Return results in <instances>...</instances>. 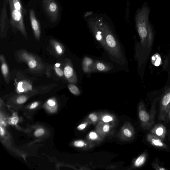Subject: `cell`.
<instances>
[{"label":"cell","instance_id":"obj_1","mask_svg":"<svg viewBox=\"0 0 170 170\" xmlns=\"http://www.w3.org/2000/svg\"><path fill=\"white\" fill-rule=\"evenodd\" d=\"M98 22L100 27L103 34L107 52L116 63L123 66L126 62L119 43L107 24L100 20Z\"/></svg>","mask_w":170,"mask_h":170},{"label":"cell","instance_id":"obj_2","mask_svg":"<svg viewBox=\"0 0 170 170\" xmlns=\"http://www.w3.org/2000/svg\"><path fill=\"white\" fill-rule=\"evenodd\" d=\"M6 1L9 5L11 24L26 37L27 34L24 23L23 9L20 0H6Z\"/></svg>","mask_w":170,"mask_h":170},{"label":"cell","instance_id":"obj_3","mask_svg":"<svg viewBox=\"0 0 170 170\" xmlns=\"http://www.w3.org/2000/svg\"><path fill=\"white\" fill-rule=\"evenodd\" d=\"M43 7L51 22L57 20L59 14V7L55 0H42Z\"/></svg>","mask_w":170,"mask_h":170},{"label":"cell","instance_id":"obj_4","mask_svg":"<svg viewBox=\"0 0 170 170\" xmlns=\"http://www.w3.org/2000/svg\"><path fill=\"white\" fill-rule=\"evenodd\" d=\"M170 109V87L167 89L161 100L159 118L164 120L168 116Z\"/></svg>","mask_w":170,"mask_h":170},{"label":"cell","instance_id":"obj_5","mask_svg":"<svg viewBox=\"0 0 170 170\" xmlns=\"http://www.w3.org/2000/svg\"><path fill=\"white\" fill-rule=\"evenodd\" d=\"M90 26L97 41L107 51V48L103 34L100 27L98 21H90Z\"/></svg>","mask_w":170,"mask_h":170},{"label":"cell","instance_id":"obj_6","mask_svg":"<svg viewBox=\"0 0 170 170\" xmlns=\"http://www.w3.org/2000/svg\"><path fill=\"white\" fill-rule=\"evenodd\" d=\"M64 75L67 80L72 84H75L77 82V77L76 74L73 68L71 63L68 61L64 66Z\"/></svg>","mask_w":170,"mask_h":170},{"label":"cell","instance_id":"obj_7","mask_svg":"<svg viewBox=\"0 0 170 170\" xmlns=\"http://www.w3.org/2000/svg\"><path fill=\"white\" fill-rule=\"evenodd\" d=\"M20 56L21 60L26 62L30 69L35 70L40 69L39 63L32 55H29L25 52H23L21 54Z\"/></svg>","mask_w":170,"mask_h":170},{"label":"cell","instance_id":"obj_8","mask_svg":"<svg viewBox=\"0 0 170 170\" xmlns=\"http://www.w3.org/2000/svg\"><path fill=\"white\" fill-rule=\"evenodd\" d=\"M30 18L32 27L34 32L35 37L37 40H39L41 35L40 28L39 23L35 15L33 10H31L30 13Z\"/></svg>","mask_w":170,"mask_h":170},{"label":"cell","instance_id":"obj_9","mask_svg":"<svg viewBox=\"0 0 170 170\" xmlns=\"http://www.w3.org/2000/svg\"><path fill=\"white\" fill-rule=\"evenodd\" d=\"M94 64L92 59L88 57H85L83 59L82 63L83 71L88 73L94 71Z\"/></svg>","mask_w":170,"mask_h":170},{"label":"cell","instance_id":"obj_10","mask_svg":"<svg viewBox=\"0 0 170 170\" xmlns=\"http://www.w3.org/2000/svg\"><path fill=\"white\" fill-rule=\"evenodd\" d=\"M1 63V70L2 74L6 80V82L8 83L9 82V68L5 60L4 56L1 55L0 56Z\"/></svg>","mask_w":170,"mask_h":170},{"label":"cell","instance_id":"obj_11","mask_svg":"<svg viewBox=\"0 0 170 170\" xmlns=\"http://www.w3.org/2000/svg\"><path fill=\"white\" fill-rule=\"evenodd\" d=\"M112 69V67L107 64L97 61L94 64V71H98L101 72L109 71Z\"/></svg>","mask_w":170,"mask_h":170},{"label":"cell","instance_id":"obj_12","mask_svg":"<svg viewBox=\"0 0 170 170\" xmlns=\"http://www.w3.org/2000/svg\"><path fill=\"white\" fill-rule=\"evenodd\" d=\"M7 17L6 5L4 2L3 7L2 8L1 15V31H4L5 27V23Z\"/></svg>","mask_w":170,"mask_h":170},{"label":"cell","instance_id":"obj_13","mask_svg":"<svg viewBox=\"0 0 170 170\" xmlns=\"http://www.w3.org/2000/svg\"><path fill=\"white\" fill-rule=\"evenodd\" d=\"M52 45L54 49L57 54L61 55L64 53V48L58 42L53 40Z\"/></svg>","mask_w":170,"mask_h":170},{"label":"cell","instance_id":"obj_14","mask_svg":"<svg viewBox=\"0 0 170 170\" xmlns=\"http://www.w3.org/2000/svg\"><path fill=\"white\" fill-rule=\"evenodd\" d=\"M139 117L140 120L145 122H148L150 119L149 114L144 110H141L139 112Z\"/></svg>","mask_w":170,"mask_h":170},{"label":"cell","instance_id":"obj_15","mask_svg":"<svg viewBox=\"0 0 170 170\" xmlns=\"http://www.w3.org/2000/svg\"><path fill=\"white\" fill-rule=\"evenodd\" d=\"M68 88L70 91L74 95H78L80 94V91L79 88L77 86L74 84H69L68 85Z\"/></svg>","mask_w":170,"mask_h":170},{"label":"cell","instance_id":"obj_16","mask_svg":"<svg viewBox=\"0 0 170 170\" xmlns=\"http://www.w3.org/2000/svg\"><path fill=\"white\" fill-rule=\"evenodd\" d=\"M145 158L144 156H140L137 159L135 163V165L137 167L141 166L145 163Z\"/></svg>","mask_w":170,"mask_h":170},{"label":"cell","instance_id":"obj_17","mask_svg":"<svg viewBox=\"0 0 170 170\" xmlns=\"http://www.w3.org/2000/svg\"><path fill=\"white\" fill-rule=\"evenodd\" d=\"M152 144L156 146L162 147L163 146V144L161 143V140L159 139H153L152 140Z\"/></svg>","mask_w":170,"mask_h":170},{"label":"cell","instance_id":"obj_18","mask_svg":"<svg viewBox=\"0 0 170 170\" xmlns=\"http://www.w3.org/2000/svg\"><path fill=\"white\" fill-rule=\"evenodd\" d=\"M85 144L84 142L82 141H75L74 145L75 147L81 148L85 146Z\"/></svg>","mask_w":170,"mask_h":170},{"label":"cell","instance_id":"obj_19","mask_svg":"<svg viewBox=\"0 0 170 170\" xmlns=\"http://www.w3.org/2000/svg\"><path fill=\"white\" fill-rule=\"evenodd\" d=\"M27 101V98L25 96H21L17 99V102L18 104H21L25 103Z\"/></svg>","mask_w":170,"mask_h":170},{"label":"cell","instance_id":"obj_20","mask_svg":"<svg viewBox=\"0 0 170 170\" xmlns=\"http://www.w3.org/2000/svg\"><path fill=\"white\" fill-rule=\"evenodd\" d=\"M44 133V129H37L35 132L34 135L35 136L38 137L41 136Z\"/></svg>","mask_w":170,"mask_h":170},{"label":"cell","instance_id":"obj_21","mask_svg":"<svg viewBox=\"0 0 170 170\" xmlns=\"http://www.w3.org/2000/svg\"><path fill=\"white\" fill-rule=\"evenodd\" d=\"M55 71L56 74H57L59 77H62L64 75V72L59 68V67H55Z\"/></svg>","mask_w":170,"mask_h":170},{"label":"cell","instance_id":"obj_22","mask_svg":"<svg viewBox=\"0 0 170 170\" xmlns=\"http://www.w3.org/2000/svg\"><path fill=\"white\" fill-rule=\"evenodd\" d=\"M17 90L20 93H23L25 90L23 88V82H19L17 86Z\"/></svg>","mask_w":170,"mask_h":170},{"label":"cell","instance_id":"obj_23","mask_svg":"<svg viewBox=\"0 0 170 170\" xmlns=\"http://www.w3.org/2000/svg\"><path fill=\"white\" fill-rule=\"evenodd\" d=\"M89 137L92 140H95L98 138V136L95 132H91L89 134Z\"/></svg>","mask_w":170,"mask_h":170},{"label":"cell","instance_id":"obj_24","mask_svg":"<svg viewBox=\"0 0 170 170\" xmlns=\"http://www.w3.org/2000/svg\"><path fill=\"white\" fill-rule=\"evenodd\" d=\"M163 133V129L162 128L159 127L156 129V133L158 136H161Z\"/></svg>","mask_w":170,"mask_h":170},{"label":"cell","instance_id":"obj_25","mask_svg":"<svg viewBox=\"0 0 170 170\" xmlns=\"http://www.w3.org/2000/svg\"><path fill=\"white\" fill-rule=\"evenodd\" d=\"M124 134L125 135L128 137H130L132 136V134L130 131L128 129H124Z\"/></svg>","mask_w":170,"mask_h":170},{"label":"cell","instance_id":"obj_26","mask_svg":"<svg viewBox=\"0 0 170 170\" xmlns=\"http://www.w3.org/2000/svg\"><path fill=\"white\" fill-rule=\"evenodd\" d=\"M113 120V118L109 116H105L103 119V121L105 122H109Z\"/></svg>","mask_w":170,"mask_h":170},{"label":"cell","instance_id":"obj_27","mask_svg":"<svg viewBox=\"0 0 170 170\" xmlns=\"http://www.w3.org/2000/svg\"><path fill=\"white\" fill-rule=\"evenodd\" d=\"M89 117L93 122H95L98 119V118L95 114H91L89 116Z\"/></svg>","mask_w":170,"mask_h":170},{"label":"cell","instance_id":"obj_28","mask_svg":"<svg viewBox=\"0 0 170 170\" xmlns=\"http://www.w3.org/2000/svg\"><path fill=\"white\" fill-rule=\"evenodd\" d=\"M47 104L49 106L53 107L55 106L56 102L52 100L49 99L47 101Z\"/></svg>","mask_w":170,"mask_h":170},{"label":"cell","instance_id":"obj_29","mask_svg":"<svg viewBox=\"0 0 170 170\" xmlns=\"http://www.w3.org/2000/svg\"><path fill=\"white\" fill-rule=\"evenodd\" d=\"M18 118L17 117H14L11 120V123L13 125H16L18 123Z\"/></svg>","mask_w":170,"mask_h":170},{"label":"cell","instance_id":"obj_30","mask_svg":"<svg viewBox=\"0 0 170 170\" xmlns=\"http://www.w3.org/2000/svg\"><path fill=\"white\" fill-rule=\"evenodd\" d=\"M109 126L108 125H106L103 126V130L104 132H107L109 131Z\"/></svg>","mask_w":170,"mask_h":170},{"label":"cell","instance_id":"obj_31","mask_svg":"<svg viewBox=\"0 0 170 170\" xmlns=\"http://www.w3.org/2000/svg\"><path fill=\"white\" fill-rule=\"evenodd\" d=\"M86 127V125L85 124H82L78 127L77 129L80 130H82Z\"/></svg>","mask_w":170,"mask_h":170},{"label":"cell","instance_id":"obj_32","mask_svg":"<svg viewBox=\"0 0 170 170\" xmlns=\"http://www.w3.org/2000/svg\"><path fill=\"white\" fill-rule=\"evenodd\" d=\"M38 103L37 102H34L33 103H32L30 107V109H33L36 107L38 106Z\"/></svg>","mask_w":170,"mask_h":170},{"label":"cell","instance_id":"obj_33","mask_svg":"<svg viewBox=\"0 0 170 170\" xmlns=\"http://www.w3.org/2000/svg\"><path fill=\"white\" fill-rule=\"evenodd\" d=\"M0 134H1V136H4L5 134V131L3 128H2L1 127H0Z\"/></svg>","mask_w":170,"mask_h":170},{"label":"cell","instance_id":"obj_34","mask_svg":"<svg viewBox=\"0 0 170 170\" xmlns=\"http://www.w3.org/2000/svg\"><path fill=\"white\" fill-rule=\"evenodd\" d=\"M170 119V109L168 115V120Z\"/></svg>","mask_w":170,"mask_h":170},{"label":"cell","instance_id":"obj_35","mask_svg":"<svg viewBox=\"0 0 170 170\" xmlns=\"http://www.w3.org/2000/svg\"><path fill=\"white\" fill-rule=\"evenodd\" d=\"M60 66V64H56L55 65V67H59Z\"/></svg>","mask_w":170,"mask_h":170},{"label":"cell","instance_id":"obj_36","mask_svg":"<svg viewBox=\"0 0 170 170\" xmlns=\"http://www.w3.org/2000/svg\"><path fill=\"white\" fill-rule=\"evenodd\" d=\"M160 169V170H164V169H163V168H161V169Z\"/></svg>","mask_w":170,"mask_h":170},{"label":"cell","instance_id":"obj_37","mask_svg":"<svg viewBox=\"0 0 170 170\" xmlns=\"http://www.w3.org/2000/svg\"></svg>","mask_w":170,"mask_h":170}]
</instances>
